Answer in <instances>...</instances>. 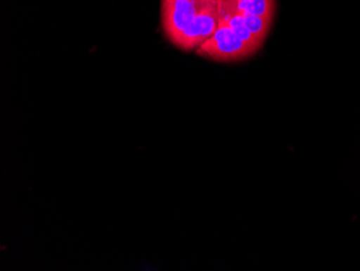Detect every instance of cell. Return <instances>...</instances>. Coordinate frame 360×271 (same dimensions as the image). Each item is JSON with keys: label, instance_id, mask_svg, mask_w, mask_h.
Wrapping results in <instances>:
<instances>
[{"label": "cell", "instance_id": "6da1fadb", "mask_svg": "<svg viewBox=\"0 0 360 271\" xmlns=\"http://www.w3.org/2000/svg\"><path fill=\"white\" fill-rule=\"evenodd\" d=\"M195 51L198 56L216 62H236L254 56L257 50L238 38L226 22L219 20L215 34Z\"/></svg>", "mask_w": 360, "mask_h": 271}, {"label": "cell", "instance_id": "7a4b0ae2", "mask_svg": "<svg viewBox=\"0 0 360 271\" xmlns=\"http://www.w3.org/2000/svg\"><path fill=\"white\" fill-rule=\"evenodd\" d=\"M217 0H162V27L172 44L208 5Z\"/></svg>", "mask_w": 360, "mask_h": 271}, {"label": "cell", "instance_id": "3957f363", "mask_svg": "<svg viewBox=\"0 0 360 271\" xmlns=\"http://www.w3.org/2000/svg\"><path fill=\"white\" fill-rule=\"evenodd\" d=\"M218 24L217 3H212L194 18L193 21L180 34L174 46L186 52L196 50L215 34Z\"/></svg>", "mask_w": 360, "mask_h": 271}, {"label": "cell", "instance_id": "277c9868", "mask_svg": "<svg viewBox=\"0 0 360 271\" xmlns=\"http://www.w3.org/2000/svg\"><path fill=\"white\" fill-rule=\"evenodd\" d=\"M238 11L258 17L274 18L275 0H238Z\"/></svg>", "mask_w": 360, "mask_h": 271}, {"label": "cell", "instance_id": "5b68a950", "mask_svg": "<svg viewBox=\"0 0 360 271\" xmlns=\"http://www.w3.org/2000/svg\"><path fill=\"white\" fill-rule=\"evenodd\" d=\"M242 14L245 26L248 28L252 36L256 38L257 42L262 46L266 36H268L269 32H270L271 26H272V18L258 17V15H252V14L246 13Z\"/></svg>", "mask_w": 360, "mask_h": 271}, {"label": "cell", "instance_id": "8992f818", "mask_svg": "<svg viewBox=\"0 0 360 271\" xmlns=\"http://www.w3.org/2000/svg\"><path fill=\"white\" fill-rule=\"evenodd\" d=\"M224 22L228 23V25L230 26V28L233 30L234 34H236L238 38H240V39L246 42V44H250L252 48H255L257 51L262 46L257 42L256 38L252 36V34L250 33L248 28L245 26L244 20H243V14L240 13V11L236 12L232 17L229 18V19Z\"/></svg>", "mask_w": 360, "mask_h": 271}, {"label": "cell", "instance_id": "52a82bcc", "mask_svg": "<svg viewBox=\"0 0 360 271\" xmlns=\"http://www.w3.org/2000/svg\"><path fill=\"white\" fill-rule=\"evenodd\" d=\"M218 3H238V0H217Z\"/></svg>", "mask_w": 360, "mask_h": 271}]
</instances>
